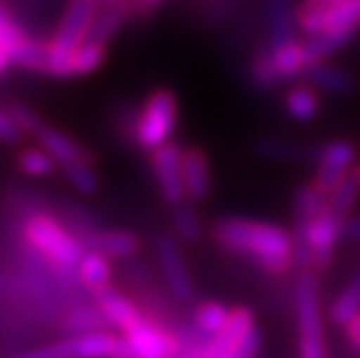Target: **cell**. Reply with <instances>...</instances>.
<instances>
[{"instance_id": "1", "label": "cell", "mask_w": 360, "mask_h": 358, "mask_svg": "<svg viewBox=\"0 0 360 358\" xmlns=\"http://www.w3.org/2000/svg\"><path fill=\"white\" fill-rule=\"evenodd\" d=\"M212 238L226 251L254 261L267 275H286L290 268H295L293 233L279 224L226 217L212 226Z\"/></svg>"}, {"instance_id": "2", "label": "cell", "mask_w": 360, "mask_h": 358, "mask_svg": "<svg viewBox=\"0 0 360 358\" xmlns=\"http://www.w3.org/2000/svg\"><path fill=\"white\" fill-rule=\"evenodd\" d=\"M293 298H295V324H297V356L328 358L316 270H297Z\"/></svg>"}, {"instance_id": "3", "label": "cell", "mask_w": 360, "mask_h": 358, "mask_svg": "<svg viewBox=\"0 0 360 358\" xmlns=\"http://www.w3.org/2000/svg\"><path fill=\"white\" fill-rule=\"evenodd\" d=\"M179 121V101L177 94L170 89H156L151 91L142 112L135 119L133 140L137 147L154 154L163 144L170 142L172 133L177 131Z\"/></svg>"}, {"instance_id": "4", "label": "cell", "mask_w": 360, "mask_h": 358, "mask_svg": "<svg viewBox=\"0 0 360 358\" xmlns=\"http://www.w3.org/2000/svg\"><path fill=\"white\" fill-rule=\"evenodd\" d=\"M96 3L98 0H70V7L65 10L56 35L47 44L49 68L47 72L53 77H65L68 60L79 44L86 42L89 28L96 19Z\"/></svg>"}, {"instance_id": "5", "label": "cell", "mask_w": 360, "mask_h": 358, "mask_svg": "<svg viewBox=\"0 0 360 358\" xmlns=\"http://www.w3.org/2000/svg\"><path fill=\"white\" fill-rule=\"evenodd\" d=\"M24 238L30 247L40 251L42 256H47L49 261L70 270L77 268L84 251H86L77 235L68 233L49 215H30L24 224Z\"/></svg>"}, {"instance_id": "6", "label": "cell", "mask_w": 360, "mask_h": 358, "mask_svg": "<svg viewBox=\"0 0 360 358\" xmlns=\"http://www.w3.org/2000/svg\"><path fill=\"white\" fill-rule=\"evenodd\" d=\"M128 340L135 358H177L181 354V340L177 331H170L154 317L144 314L135 326L121 333Z\"/></svg>"}, {"instance_id": "7", "label": "cell", "mask_w": 360, "mask_h": 358, "mask_svg": "<svg viewBox=\"0 0 360 358\" xmlns=\"http://www.w3.org/2000/svg\"><path fill=\"white\" fill-rule=\"evenodd\" d=\"M151 170L163 200L172 207L186 203V184H184V147L167 142L151 154Z\"/></svg>"}, {"instance_id": "8", "label": "cell", "mask_w": 360, "mask_h": 358, "mask_svg": "<svg viewBox=\"0 0 360 358\" xmlns=\"http://www.w3.org/2000/svg\"><path fill=\"white\" fill-rule=\"evenodd\" d=\"M156 256L160 272H163L165 286L170 295L181 305H188L195 300V284L193 277L186 268V261L181 256L179 242L170 235H160L156 240Z\"/></svg>"}, {"instance_id": "9", "label": "cell", "mask_w": 360, "mask_h": 358, "mask_svg": "<svg viewBox=\"0 0 360 358\" xmlns=\"http://www.w3.org/2000/svg\"><path fill=\"white\" fill-rule=\"evenodd\" d=\"M356 161H358V149L349 140H333L321 144V156L316 163L314 184L330 196L351 174Z\"/></svg>"}, {"instance_id": "10", "label": "cell", "mask_w": 360, "mask_h": 358, "mask_svg": "<svg viewBox=\"0 0 360 358\" xmlns=\"http://www.w3.org/2000/svg\"><path fill=\"white\" fill-rule=\"evenodd\" d=\"M0 44L12 56V63L26 70L47 72L49 68V54L47 44H40L21 30L14 21L7 17L5 10H0Z\"/></svg>"}, {"instance_id": "11", "label": "cell", "mask_w": 360, "mask_h": 358, "mask_svg": "<svg viewBox=\"0 0 360 358\" xmlns=\"http://www.w3.org/2000/svg\"><path fill=\"white\" fill-rule=\"evenodd\" d=\"M344 240V221L333 215V210L328 207L309 228V254H311V265L316 272H326L330 268L335 247L337 242Z\"/></svg>"}, {"instance_id": "12", "label": "cell", "mask_w": 360, "mask_h": 358, "mask_svg": "<svg viewBox=\"0 0 360 358\" xmlns=\"http://www.w3.org/2000/svg\"><path fill=\"white\" fill-rule=\"evenodd\" d=\"M256 326V317L249 307H235L231 312L226 328L205 345V356L207 358H233L237 347H240L242 338Z\"/></svg>"}, {"instance_id": "13", "label": "cell", "mask_w": 360, "mask_h": 358, "mask_svg": "<svg viewBox=\"0 0 360 358\" xmlns=\"http://www.w3.org/2000/svg\"><path fill=\"white\" fill-rule=\"evenodd\" d=\"M77 358H135L124 335H114L110 331H94L70 335Z\"/></svg>"}, {"instance_id": "14", "label": "cell", "mask_w": 360, "mask_h": 358, "mask_svg": "<svg viewBox=\"0 0 360 358\" xmlns=\"http://www.w3.org/2000/svg\"><path fill=\"white\" fill-rule=\"evenodd\" d=\"M265 24L270 49L293 42L297 30V7H293V0H265Z\"/></svg>"}, {"instance_id": "15", "label": "cell", "mask_w": 360, "mask_h": 358, "mask_svg": "<svg viewBox=\"0 0 360 358\" xmlns=\"http://www.w3.org/2000/svg\"><path fill=\"white\" fill-rule=\"evenodd\" d=\"M77 238L84 249L101 251L107 258H130L140 249V238L133 231H84Z\"/></svg>"}, {"instance_id": "16", "label": "cell", "mask_w": 360, "mask_h": 358, "mask_svg": "<svg viewBox=\"0 0 360 358\" xmlns=\"http://www.w3.org/2000/svg\"><path fill=\"white\" fill-rule=\"evenodd\" d=\"M184 184L191 203H202L212 193V170L205 149L184 147Z\"/></svg>"}, {"instance_id": "17", "label": "cell", "mask_w": 360, "mask_h": 358, "mask_svg": "<svg viewBox=\"0 0 360 358\" xmlns=\"http://www.w3.org/2000/svg\"><path fill=\"white\" fill-rule=\"evenodd\" d=\"M33 138L37 140L40 147L47 149L60 165L72 163V161H94V154H91V151H86L77 140L70 138V135L63 133L56 126L42 124L35 131Z\"/></svg>"}, {"instance_id": "18", "label": "cell", "mask_w": 360, "mask_h": 358, "mask_svg": "<svg viewBox=\"0 0 360 358\" xmlns=\"http://www.w3.org/2000/svg\"><path fill=\"white\" fill-rule=\"evenodd\" d=\"M254 151L260 158L286 163H319L321 144H293L281 138H258Z\"/></svg>"}, {"instance_id": "19", "label": "cell", "mask_w": 360, "mask_h": 358, "mask_svg": "<svg viewBox=\"0 0 360 358\" xmlns=\"http://www.w3.org/2000/svg\"><path fill=\"white\" fill-rule=\"evenodd\" d=\"M96 302L101 305V309L107 314L114 328H119L121 333L128 331L130 326H135L144 317L142 309L135 305V300H130L126 293L117 291L114 286H107L103 291H98Z\"/></svg>"}, {"instance_id": "20", "label": "cell", "mask_w": 360, "mask_h": 358, "mask_svg": "<svg viewBox=\"0 0 360 358\" xmlns=\"http://www.w3.org/2000/svg\"><path fill=\"white\" fill-rule=\"evenodd\" d=\"M311 87H316L319 91L335 96H349L356 91V77L351 72H347L344 68L330 63V60H319L314 63L307 75H304Z\"/></svg>"}, {"instance_id": "21", "label": "cell", "mask_w": 360, "mask_h": 358, "mask_svg": "<svg viewBox=\"0 0 360 358\" xmlns=\"http://www.w3.org/2000/svg\"><path fill=\"white\" fill-rule=\"evenodd\" d=\"M283 110L297 124H311L321 112V96L319 89L311 84H297V87L288 89L283 96Z\"/></svg>"}, {"instance_id": "22", "label": "cell", "mask_w": 360, "mask_h": 358, "mask_svg": "<svg viewBox=\"0 0 360 358\" xmlns=\"http://www.w3.org/2000/svg\"><path fill=\"white\" fill-rule=\"evenodd\" d=\"M272 58H274V65L281 75V79H295V77H304L307 70L314 65L311 58H309V51H307V44L304 42H288L283 44L279 49H272Z\"/></svg>"}, {"instance_id": "23", "label": "cell", "mask_w": 360, "mask_h": 358, "mask_svg": "<svg viewBox=\"0 0 360 358\" xmlns=\"http://www.w3.org/2000/svg\"><path fill=\"white\" fill-rule=\"evenodd\" d=\"M77 275L79 281L89 291H103V288L110 286V279H112V265H110V258L101 251H84L82 261L77 263Z\"/></svg>"}, {"instance_id": "24", "label": "cell", "mask_w": 360, "mask_h": 358, "mask_svg": "<svg viewBox=\"0 0 360 358\" xmlns=\"http://www.w3.org/2000/svg\"><path fill=\"white\" fill-rule=\"evenodd\" d=\"M112 321L101 309V305H79L72 307L63 319V331L70 335L94 333V331H110Z\"/></svg>"}, {"instance_id": "25", "label": "cell", "mask_w": 360, "mask_h": 358, "mask_svg": "<svg viewBox=\"0 0 360 358\" xmlns=\"http://www.w3.org/2000/svg\"><path fill=\"white\" fill-rule=\"evenodd\" d=\"M360 314V270L354 275V279L335 295V300L328 309V317L335 326L344 328L351 319Z\"/></svg>"}, {"instance_id": "26", "label": "cell", "mask_w": 360, "mask_h": 358, "mask_svg": "<svg viewBox=\"0 0 360 358\" xmlns=\"http://www.w3.org/2000/svg\"><path fill=\"white\" fill-rule=\"evenodd\" d=\"M105 58H107V44L84 42L70 54L65 77H84V75L96 72L105 63Z\"/></svg>"}, {"instance_id": "27", "label": "cell", "mask_w": 360, "mask_h": 358, "mask_svg": "<svg viewBox=\"0 0 360 358\" xmlns=\"http://www.w3.org/2000/svg\"><path fill=\"white\" fill-rule=\"evenodd\" d=\"M231 312L221 300H205L195 307L193 312V324L200 328L207 338H214L221 331L226 328L228 319H231Z\"/></svg>"}, {"instance_id": "28", "label": "cell", "mask_w": 360, "mask_h": 358, "mask_svg": "<svg viewBox=\"0 0 360 358\" xmlns=\"http://www.w3.org/2000/svg\"><path fill=\"white\" fill-rule=\"evenodd\" d=\"M360 28V0H337L326 7V30H349ZM323 30V33H326Z\"/></svg>"}, {"instance_id": "29", "label": "cell", "mask_w": 360, "mask_h": 358, "mask_svg": "<svg viewBox=\"0 0 360 358\" xmlns=\"http://www.w3.org/2000/svg\"><path fill=\"white\" fill-rule=\"evenodd\" d=\"M356 33H349V30H326L321 35L307 37V51L311 63H319V60H328L333 54H337L340 49H344L351 42V37Z\"/></svg>"}, {"instance_id": "30", "label": "cell", "mask_w": 360, "mask_h": 358, "mask_svg": "<svg viewBox=\"0 0 360 358\" xmlns=\"http://www.w3.org/2000/svg\"><path fill=\"white\" fill-rule=\"evenodd\" d=\"M17 165L19 170L28 174V177H49L60 167V163L53 158L51 154L44 147H26L19 151V158H17Z\"/></svg>"}, {"instance_id": "31", "label": "cell", "mask_w": 360, "mask_h": 358, "mask_svg": "<svg viewBox=\"0 0 360 358\" xmlns=\"http://www.w3.org/2000/svg\"><path fill=\"white\" fill-rule=\"evenodd\" d=\"M124 17H126L124 5H107V10L96 14L94 24H91V28H89L86 42L107 44L112 40V35L119 30V26L124 24Z\"/></svg>"}, {"instance_id": "32", "label": "cell", "mask_w": 360, "mask_h": 358, "mask_svg": "<svg viewBox=\"0 0 360 358\" xmlns=\"http://www.w3.org/2000/svg\"><path fill=\"white\" fill-rule=\"evenodd\" d=\"M60 167H63L65 179L70 181L75 191H79L84 196L98 193V188H101V174L94 167V161H72Z\"/></svg>"}, {"instance_id": "33", "label": "cell", "mask_w": 360, "mask_h": 358, "mask_svg": "<svg viewBox=\"0 0 360 358\" xmlns=\"http://www.w3.org/2000/svg\"><path fill=\"white\" fill-rule=\"evenodd\" d=\"M251 82H254L256 89L260 91H272V89H277L279 84H283L277 65H274L270 47L256 51L254 58H251Z\"/></svg>"}, {"instance_id": "34", "label": "cell", "mask_w": 360, "mask_h": 358, "mask_svg": "<svg viewBox=\"0 0 360 358\" xmlns=\"http://www.w3.org/2000/svg\"><path fill=\"white\" fill-rule=\"evenodd\" d=\"M172 226H174V233H177V240L186 242V245H195V242H200L202 238V221L198 217V212L186 203L174 207Z\"/></svg>"}, {"instance_id": "35", "label": "cell", "mask_w": 360, "mask_h": 358, "mask_svg": "<svg viewBox=\"0 0 360 358\" xmlns=\"http://www.w3.org/2000/svg\"><path fill=\"white\" fill-rule=\"evenodd\" d=\"M360 198V179L354 172L342 181L340 186L330 193V210L335 217H340L342 221L349 219V212H354L356 203Z\"/></svg>"}, {"instance_id": "36", "label": "cell", "mask_w": 360, "mask_h": 358, "mask_svg": "<svg viewBox=\"0 0 360 358\" xmlns=\"http://www.w3.org/2000/svg\"><path fill=\"white\" fill-rule=\"evenodd\" d=\"M14 358H77V354H75L72 340L68 338V340L53 342V345H44V347L28 349V352L17 354Z\"/></svg>"}, {"instance_id": "37", "label": "cell", "mask_w": 360, "mask_h": 358, "mask_svg": "<svg viewBox=\"0 0 360 358\" xmlns=\"http://www.w3.org/2000/svg\"><path fill=\"white\" fill-rule=\"evenodd\" d=\"M10 114H12L14 124L21 128V133H28V135H35L37 128L44 124V121L37 117L30 108H26V105H14V108L10 110Z\"/></svg>"}, {"instance_id": "38", "label": "cell", "mask_w": 360, "mask_h": 358, "mask_svg": "<svg viewBox=\"0 0 360 358\" xmlns=\"http://www.w3.org/2000/svg\"><path fill=\"white\" fill-rule=\"evenodd\" d=\"M260 347H263V335H260L258 326H254V328L242 338L240 347H237L233 358H258Z\"/></svg>"}, {"instance_id": "39", "label": "cell", "mask_w": 360, "mask_h": 358, "mask_svg": "<svg viewBox=\"0 0 360 358\" xmlns=\"http://www.w3.org/2000/svg\"><path fill=\"white\" fill-rule=\"evenodd\" d=\"M21 128L14 124L12 114L0 112V142H17L21 138Z\"/></svg>"}, {"instance_id": "40", "label": "cell", "mask_w": 360, "mask_h": 358, "mask_svg": "<svg viewBox=\"0 0 360 358\" xmlns=\"http://www.w3.org/2000/svg\"><path fill=\"white\" fill-rule=\"evenodd\" d=\"M344 240L360 242V215L349 217L347 221H344Z\"/></svg>"}, {"instance_id": "41", "label": "cell", "mask_w": 360, "mask_h": 358, "mask_svg": "<svg viewBox=\"0 0 360 358\" xmlns=\"http://www.w3.org/2000/svg\"><path fill=\"white\" fill-rule=\"evenodd\" d=\"M344 331H347V340L351 342V347H354L356 352H360V314L351 319V321L344 326Z\"/></svg>"}, {"instance_id": "42", "label": "cell", "mask_w": 360, "mask_h": 358, "mask_svg": "<svg viewBox=\"0 0 360 358\" xmlns=\"http://www.w3.org/2000/svg\"><path fill=\"white\" fill-rule=\"evenodd\" d=\"M10 65H14L12 63V56L7 54V49L3 47V44H0V75H5L7 72V68Z\"/></svg>"}, {"instance_id": "43", "label": "cell", "mask_w": 360, "mask_h": 358, "mask_svg": "<svg viewBox=\"0 0 360 358\" xmlns=\"http://www.w3.org/2000/svg\"><path fill=\"white\" fill-rule=\"evenodd\" d=\"M351 172H354V174H356V177L360 179V156H358V161H356V165H354V170H351Z\"/></svg>"}, {"instance_id": "44", "label": "cell", "mask_w": 360, "mask_h": 358, "mask_svg": "<svg viewBox=\"0 0 360 358\" xmlns=\"http://www.w3.org/2000/svg\"><path fill=\"white\" fill-rule=\"evenodd\" d=\"M98 3H103V5H117L119 0H98Z\"/></svg>"}, {"instance_id": "45", "label": "cell", "mask_w": 360, "mask_h": 358, "mask_svg": "<svg viewBox=\"0 0 360 358\" xmlns=\"http://www.w3.org/2000/svg\"><path fill=\"white\" fill-rule=\"evenodd\" d=\"M142 3H147V5L154 7V5H158V3H163V0H142Z\"/></svg>"}]
</instances>
